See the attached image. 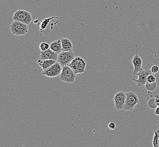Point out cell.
Segmentation results:
<instances>
[{
    "label": "cell",
    "instance_id": "17",
    "mask_svg": "<svg viewBox=\"0 0 159 147\" xmlns=\"http://www.w3.org/2000/svg\"><path fill=\"white\" fill-rule=\"evenodd\" d=\"M157 84L156 82L154 83H149L147 82L146 84L145 85L147 90L148 91H151V92L155 91L157 88Z\"/></svg>",
    "mask_w": 159,
    "mask_h": 147
},
{
    "label": "cell",
    "instance_id": "6",
    "mask_svg": "<svg viewBox=\"0 0 159 147\" xmlns=\"http://www.w3.org/2000/svg\"><path fill=\"white\" fill-rule=\"evenodd\" d=\"M76 78V74L69 66H65L63 67L60 75V79L62 82L67 83H71L75 80Z\"/></svg>",
    "mask_w": 159,
    "mask_h": 147
},
{
    "label": "cell",
    "instance_id": "16",
    "mask_svg": "<svg viewBox=\"0 0 159 147\" xmlns=\"http://www.w3.org/2000/svg\"><path fill=\"white\" fill-rule=\"evenodd\" d=\"M159 130L154 131V136L152 141L153 147H158L159 146Z\"/></svg>",
    "mask_w": 159,
    "mask_h": 147
},
{
    "label": "cell",
    "instance_id": "25",
    "mask_svg": "<svg viewBox=\"0 0 159 147\" xmlns=\"http://www.w3.org/2000/svg\"><path fill=\"white\" fill-rule=\"evenodd\" d=\"M158 147H159V146H158Z\"/></svg>",
    "mask_w": 159,
    "mask_h": 147
},
{
    "label": "cell",
    "instance_id": "13",
    "mask_svg": "<svg viewBox=\"0 0 159 147\" xmlns=\"http://www.w3.org/2000/svg\"><path fill=\"white\" fill-rule=\"evenodd\" d=\"M50 48L52 49V51L56 52L58 54L63 52V48H62L61 39H59V40L52 41V43L50 44Z\"/></svg>",
    "mask_w": 159,
    "mask_h": 147
},
{
    "label": "cell",
    "instance_id": "3",
    "mask_svg": "<svg viewBox=\"0 0 159 147\" xmlns=\"http://www.w3.org/2000/svg\"><path fill=\"white\" fill-rule=\"evenodd\" d=\"M69 66L76 74H81L85 73L86 64L85 60L81 57H76Z\"/></svg>",
    "mask_w": 159,
    "mask_h": 147
},
{
    "label": "cell",
    "instance_id": "20",
    "mask_svg": "<svg viewBox=\"0 0 159 147\" xmlns=\"http://www.w3.org/2000/svg\"><path fill=\"white\" fill-rule=\"evenodd\" d=\"M155 82H156V78L152 74H151L147 78V82L154 83Z\"/></svg>",
    "mask_w": 159,
    "mask_h": 147
},
{
    "label": "cell",
    "instance_id": "23",
    "mask_svg": "<svg viewBox=\"0 0 159 147\" xmlns=\"http://www.w3.org/2000/svg\"><path fill=\"white\" fill-rule=\"evenodd\" d=\"M155 103L157 106H159V95H155Z\"/></svg>",
    "mask_w": 159,
    "mask_h": 147
},
{
    "label": "cell",
    "instance_id": "9",
    "mask_svg": "<svg viewBox=\"0 0 159 147\" xmlns=\"http://www.w3.org/2000/svg\"><path fill=\"white\" fill-rule=\"evenodd\" d=\"M115 106L117 110L124 109L126 101V93L123 91L117 92L114 96Z\"/></svg>",
    "mask_w": 159,
    "mask_h": 147
},
{
    "label": "cell",
    "instance_id": "5",
    "mask_svg": "<svg viewBox=\"0 0 159 147\" xmlns=\"http://www.w3.org/2000/svg\"><path fill=\"white\" fill-rule=\"evenodd\" d=\"M13 20L15 21L24 23L26 24H30L32 20V16L30 12L24 10H18L13 15Z\"/></svg>",
    "mask_w": 159,
    "mask_h": 147
},
{
    "label": "cell",
    "instance_id": "14",
    "mask_svg": "<svg viewBox=\"0 0 159 147\" xmlns=\"http://www.w3.org/2000/svg\"><path fill=\"white\" fill-rule=\"evenodd\" d=\"M61 42L62 45L63 51L65 52L72 51L73 48V44L71 41L68 38H62L61 39Z\"/></svg>",
    "mask_w": 159,
    "mask_h": 147
},
{
    "label": "cell",
    "instance_id": "4",
    "mask_svg": "<svg viewBox=\"0 0 159 147\" xmlns=\"http://www.w3.org/2000/svg\"><path fill=\"white\" fill-rule=\"evenodd\" d=\"M10 30L15 36L25 35L28 32V26L24 23L14 21L10 25Z\"/></svg>",
    "mask_w": 159,
    "mask_h": 147
},
{
    "label": "cell",
    "instance_id": "10",
    "mask_svg": "<svg viewBox=\"0 0 159 147\" xmlns=\"http://www.w3.org/2000/svg\"><path fill=\"white\" fill-rule=\"evenodd\" d=\"M58 54L52 51L50 48L46 51H41L40 58L42 60H54L57 61Z\"/></svg>",
    "mask_w": 159,
    "mask_h": 147
},
{
    "label": "cell",
    "instance_id": "19",
    "mask_svg": "<svg viewBox=\"0 0 159 147\" xmlns=\"http://www.w3.org/2000/svg\"><path fill=\"white\" fill-rule=\"evenodd\" d=\"M148 106L151 109L156 108L157 107V106L156 105V103H155V98L150 100L148 102Z\"/></svg>",
    "mask_w": 159,
    "mask_h": 147
},
{
    "label": "cell",
    "instance_id": "1",
    "mask_svg": "<svg viewBox=\"0 0 159 147\" xmlns=\"http://www.w3.org/2000/svg\"><path fill=\"white\" fill-rule=\"evenodd\" d=\"M153 65H154L152 64H148L146 66L145 69H142L139 73L135 74L138 77V79H135L134 78L132 79L133 80L136 82L138 87H142L146 85L147 82L148 77L150 74H152L151 72V69Z\"/></svg>",
    "mask_w": 159,
    "mask_h": 147
},
{
    "label": "cell",
    "instance_id": "7",
    "mask_svg": "<svg viewBox=\"0 0 159 147\" xmlns=\"http://www.w3.org/2000/svg\"><path fill=\"white\" fill-rule=\"evenodd\" d=\"M62 68L63 67L57 61L55 64L52 65V66L47 68V69L43 70V71L42 72V74L49 78L56 77L60 75L62 73Z\"/></svg>",
    "mask_w": 159,
    "mask_h": 147
},
{
    "label": "cell",
    "instance_id": "18",
    "mask_svg": "<svg viewBox=\"0 0 159 147\" xmlns=\"http://www.w3.org/2000/svg\"><path fill=\"white\" fill-rule=\"evenodd\" d=\"M50 45L45 42L41 43L40 44V49L41 51H46L49 49H50Z\"/></svg>",
    "mask_w": 159,
    "mask_h": 147
},
{
    "label": "cell",
    "instance_id": "12",
    "mask_svg": "<svg viewBox=\"0 0 159 147\" xmlns=\"http://www.w3.org/2000/svg\"><path fill=\"white\" fill-rule=\"evenodd\" d=\"M57 61L54 60H42L39 59L37 61V64L39 66L43 69V70L47 69V68L55 64Z\"/></svg>",
    "mask_w": 159,
    "mask_h": 147
},
{
    "label": "cell",
    "instance_id": "15",
    "mask_svg": "<svg viewBox=\"0 0 159 147\" xmlns=\"http://www.w3.org/2000/svg\"><path fill=\"white\" fill-rule=\"evenodd\" d=\"M58 18L56 17H52L48 18H45L43 19V20L41 22L40 24V31L41 32H43V31L46 28L48 24L50 23V21L53 18Z\"/></svg>",
    "mask_w": 159,
    "mask_h": 147
},
{
    "label": "cell",
    "instance_id": "11",
    "mask_svg": "<svg viewBox=\"0 0 159 147\" xmlns=\"http://www.w3.org/2000/svg\"><path fill=\"white\" fill-rule=\"evenodd\" d=\"M132 63L134 66V74L139 73L142 69V58L138 54L134 55L132 60Z\"/></svg>",
    "mask_w": 159,
    "mask_h": 147
},
{
    "label": "cell",
    "instance_id": "21",
    "mask_svg": "<svg viewBox=\"0 0 159 147\" xmlns=\"http://www.w3.org/2000/svg\"><path fill=\"white\" fill-rule=\"evenodd\" d=\"M151 70L152 73L157 74L159 72V67L157 65H154L152 66Z\"/></svg>",
    "mask_w": 159,
    "mask_h": 147
},
{
    "label": "cell",
    "instance_id": "2",
    "mask_svg": "<svg viewBox=\"0 0 159 147\" xmlns=\"http://www.w3.org/2000/svg\"><path fill=\"white\" fill-rule=\"evenodd\" d=\"M140 100L137 95L133 91H129L126 93V101L124 109L125 111L132 112L137 106Z\"/></svg>",
    "mask_w": 159,
    "mask_h": 147
},
{
    "label": "cell",
    "instance_id": "24",
    "mask_svg": "<svg viewBox=\"0 0 159 147\" xmlns=\"http://www.w3.org/2000/svg\"><path fill=\"white\" fill-rule=\"evenodd\" d=\"M154 114L156 116H159V106H157L156 109H155V112H154Z\"/></svg>",
    "mask_w": 159,
    "mask_h": 147
},
{
    "label": "cell",
    "instance_id": "8",
    "mask_svg": "<svg viewBox=\"0 0 159 147\" xmlns=\"http://www.w3.org/2000/svg\"><path fill=\"white\" fill-rule=\"evenodd\" d=\"M75 58V53L72 51L68 52L63 51L58 54L57 61L62 67H64L65 66H68Z\"/></svg>",
    "mask_w": 159,
    "mask_h": 147
},
{
    "label": "cell",
    "instance_id": "22",
    "mask_svg": "<svg viewBox=\"0 0 159 147\" xmlns=\"http://www.w3.org/2000/svg\"><path fill=\"white\" fill-rule=\"evenodd\" d=\"M108 128H109L110 129H111V130H114L116 129V124H115L114 122H110V123L108 124Z\"/></svg>",
    "mask_w": 159,
    "mask_h": 147
}]
</instances>
